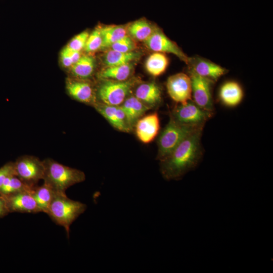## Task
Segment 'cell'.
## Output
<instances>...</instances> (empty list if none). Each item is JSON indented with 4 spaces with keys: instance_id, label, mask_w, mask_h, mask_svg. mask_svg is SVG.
Returning <instances> with one entry per match:
<instances>
[{
    "instance_id": "cell-1",
    "label": "cell",
    "mask_w": 273,
    "mask_h": 273,
    "mask_svg": "<svg viewBox=\"0 0 273 273\" xmlns=\"http://www.w3.org/2000/svg\"><path fill=\"white\" fill-rule=\"evenodd\" d=\"M203 128L184 139L170 155L161 161L160 170L168 180L180 178L198 164L202 154L201 138Z\"/></svg>"
},
{
    "instance_id": "cell-2",
    "label": "cell",
    "mask_w": 273,
    "mask_h": 273,
    "mask_svg": "<svg viewBox=\"0 0 273 273\" xmlns=\"http://www.w3.org/2000/svg\"><path fill=\"white\" fill-rule=\"evenodd\" d=\"M43 162L44 183L55 191L65 193L68 188L82 182L85 179L83 171L64 165L51 158H46Z\"/></svg>"
},
{
    "instance_id": "cell-3",
    "label": "cell",
    "mask_w": 273,
    "mask_h": 273,
    "mask_svg": "<svg viewBox=\"0 0 273 273\" xmlns=\"http://www.w3.org/2000/svg\"><path fill=\"white\" fill-rule=\"evenodd\" d=\"M86 208L85 204L69 199L65 193L55 191L47 214L55 223L64 227L68 236L71 224Z\"/></svg>"
},
{
    "instance_id": "cell-4",
    "label": "cell",
    "mask_w": 273,
    "mask_h": 273,
    "mask_svg": "<svg viewBox=\"0 0 273 273\" xmlns=\"http://www.w3.org/2000/svg\"><path fill=\"white\" fill-rule=\"evenodd\" d=\"M203 128L180 123L170 116L168 123L162 131L158 140L157 158L160 161L163 160L187 136Z\"/></svg>"
},
{
    "instance_id": "cell-5",
    "label": "cell",
    "mask_w": 273,
    "mask_h": 273,
    "mask_svg": "<svg viewBox=\"0 0 273 273\" xmlns=\"http://www.w3.org/2000/svg\"><path fill=\"white\" fill-rule=\"evenodd\" d=\"M96 89L98 101L105 104L120 106L129 96L136 80L129 78L125 81L101 79Z\"/></svg>"
},
{
    "instance_id": "cell-6",
    "label": "cell",
    "mask_w": 273,
    "mask_h": 273,
    "mask_svg": "<svg viewBox=\"0 0 273 273\" xmlns=\"http://www.w3.org/2000/svg\"><path fill=\"white\" fill-rule=\"evenodd\" d=\"M15 175L26 184L35 187L43 179L44 166L43 161L31 155H23L14 162Z\"/></svg>"
},
{
    "instance_id": "cell-7",
    "label": "cell",
    "mask_w": 273,
    "mask_h": 273,
    "mask_svg": "<svg viewBox=\"0 0 273 273\" xmlns=\"http://www.w3.org/2000/svg\"><path fill=\"white\" fill-rule=\"evenodd\" d=\"M212 112L203 109L192 100L174 108L170 116L178 122L197 127H203Z\"/></svg>"
},
{
    "instance_id": "cell-8",
    "label": "cell",
    "mask_w": 273,
    "mask_h": 273,
    "mask_svg": "<svg viewBox=\"0 0 273 273\" xmlns=\"http://www.w3.org/2000/svg\"><path fill=\"white\" fill-rule=\"evenodd\" d=\"M166 88L170 97L177 103L183 104L192 100V83L189 75L181 72L169 76Z\"/></svg>"
},
{
    "instance_id": "cell-9",
    "label": "cell",
    "mask_w": 273,
    "mask_h": 273,
    "mask_svg": "<svg viewBox=\"0 0 273 273\" xmlns=\"http://www.w3.org/2000/svg\"><path fill=\"white\" fill-rule=\"evenodd\" d=\"M189 76L191 79L194 102L201 108L212 112L213 105L211 85L214 82L191 70H189Z\"/></svg>"
},
{
    "instance_id": "cell-10",
    "label": "cell",
    "mask_w": 273,
    "mask_h": 273,
    "mask_svg": "<svg viewBox=\"0 0 273 273\" xmlns=\"http://www.w3.org/2000/svg\"><path fill=\"white\" fill-rule=\"evenodd\" d=\"M146 47L155 52L172 54L187 64L190 58L177 44L170 39L161 30L157 29L146 41Z\"/></svg>"
},
{
    "instance_id": "cell-11",
    "label": "cell",
    "mask_w": 273,
    "mask_h": 273,
    "mask_svg": "<svg viewBox=\"0 0 273 273\" xmlns=\"http://www.w3.org/2000/svg\"><path fill=\"white\" fill-rule=\"evenodd\" d=\"M66 88L68 95L77 101L93 107L98 102L96 90L87 79L68 78Z\"/></svg>"
},
{
    "instance_id": "cell-12",
    "label": "cell",
    "mask_w": 273,
    "mask_h": 273,
    "mask_svg": "<svg viewBox=\"0 0 273 273\" xmlns=\"http://www.w3.org/2000/svg\"><path fill=\"white\" fill-rule=\"evenodd\" d=\"M32 193L23 192L1 196L5 201L9 213L40 212L41 211L33 197Z\"/></svg>"
},
{
    "instance_id": "cell-13",
    "label": "cell",
    "mask_w": 273,
    "mask_h": 273,
    "mask_svg": "<svg viewBox=\"0 0 273 273\" xmlns=\"http://www.w3.org/2000/svg\"><path fill=\"white\" fill-rule=\"evenodd\" d=\"M189 70L213 82L227 72L226 69L208 60L195 57L190 58Z\"/></svg>"
},
{
    "instance_id": "cell-14",
    "label": "cell",
    "mask_w": 273,
    "mask_h": 273,
    "mask_svg": "<svg viewBox=\"0 0 273 273\" xmlns=\"http://www.w3.org/2000/svg\"><path fill=\"white\" fill-rule=\"evenodd\" d=\"M94 108L116 129L124 132H131L120 106L110 105L98 101Z\"/></svg>"
},
{
    "instance_id": "cell-15",
    "label": "cell",
    "mask_w": 273,
    "mask_h": 273,
    "mask_svg": "<svg viewBox=\"0 0 273 273\" xmlns=\"http://www.w3.org/2000/svg\"><path fill=\"white\" fill-rule=\"evenodd\" d=\"M134 129L138 138L143 143L152 142L160 129V121L157 113H153L142 117L136 122Z\"/></svg>"
},
{
    "instance_id": "cell-16",
    "label": "cell",
    "mask_w": 273,
    "mask_h": 273,
    "mask_svg": "<svg viewBox=\"0 0 273 273\" xmlns=\"http://www.w3.org/2000/svg\"><path fill=\"white\" fill-rule=\"evenodd\" d=\"M120 106L125 114L131 131L134 129L137 121L150 109L134 95L129 96Z\"/></svg>"
},
{
    "instance_id": "cell-17",
    "label": "cell",
    "mask_w": 273,
    "mask_h": 273,
    "mask_svg": "<svg viewBox=\"0 0 273 273\" xmlns=\"http://www.w3.org/2000/svg\"><path fill=\"white\" fill-rule=\"evenodd\" d=\"M134 96L150 109L159 104L162 100L161 88L153 81L140 83L135 89Z\"/></svg>"
},
{
    "instance_id": "cell-18",
    "label": "cell",
    "mask_w": 273,
    "mask_h": 273,
    "mask_svg": "<svg viewBox=\"0 0 273 273\" xmlns=\"http://www.w3.org/2000/svg\"><path fill=\"white\" fill-rule=\"evenodd\" d=\"M218 96L223 105L229 107H234L242 102L244 92L238 82L233 80L228 81L221 85Z\"/></svg>"
},
{
    "instance_id": "cell-19",
    "label": "cell",
    "mask_w": 273,
    "mask_h": 273,
    "mask_svg": "<svg viewBox=\"0 0 273 273\" xmlns=\"http://www.w3.org/2000/svg\"><path fill=\"white\" fill-rule=\"evenodd\" d=\"M126 29L127 34L132 39L144 42L158 28L145 19H140L130 23Z\"/></svg>"
},
{
    "instance_id": "cell-20",
    "label": "cell",
    "mask_w": 273,
    "mask_h": 273,
    "mask_svg": "<svg viewBox=\"0 0 273 273\" xmlns=\"http://www.w3.org/2000/svg\"><path fill=\"white\" fill-rule=\"evenodd\" d=\"M133 65L131 63L118 66L105 67L98 74L100 79L125 81L132 73Z\"/></svg>"
},
{
    "instance_id": "cell-21",
    "label": "cell",
    "mask_w": 273,
    "mask_h": 273,
    "mask_svg": "<svg viewBox=\"0 0 273 273\" xmlns=\"http://www.w3.org/2000/svg\"><path fill=\"white\" fill-rule=\"evenodd\" d=\"M140 55L135 51L123 53L110 49L104 55V63L106 67L131 63L139 59Z\"/></svg>"
},
{
    "instance_id": "cell-22",
    "label": "cell",
    "mask_w": 273,
    "mask_h": 273,
    "mask_svg": "<svg viewBox=\"0 0 273 273\" xmlns=\"http://www.w3.org/2000/svg\"><path fill=\"white\" fill-rule=\"evenodd\" d=\"M95 67L94 58L90 56H81L79 60L70 68L73 77L87 79L94 73Z\"/></svg>"
},
{
    "instance_id": "cell-23",
    "label": "cell",
    "mask_w": 273,
    "mask_h": 273,
    "mask_svg": "<svg viewBox=\"0 0 273 273\" xmlns=\"http://www.w3.org/2000/svg\"><path fill=\"white\" fill-rule=\"evenodd\" d=\"M168 64V58L164 53L155 52L147 58L145 68L150 74L153 76H158L165 71Z\"/></svg>"
},
{
    "instance_id": "cell-24",
    "label": "cell",
    "mask_w": 273,
    "mask_h": 273,
    "mask_svg": "<svg viewBox=\"0 0 273 273\" xmlns=\"http://www.w3.org/2000/svg\"><path fill=\"white\" fill-rule=\"evenodd\" d=\"M54 193L55 191L44 183L35 187L31 194L41 212L47 213Z\"/></svg>"
},
{
    "instance_id": "cell-25",
    "label": "cell",
    "mask_w": 273,
    "mask_h": 273,
    "mask_svg": "<svg viewBox=\"0 0 273 273\" xmlns=\"http://www.w3.org/2000/svg\"><path fill=\"white\" fill-rule=\"evenodd\" d=\"M102 49L109 48L113 43L127 35V29L122 26H107L100 28Z\"/></svg>"
},
{
    "instance_id": "cell-26",
    "label": "cell",
    "mask_w": 273,
    "mask_h": 273,
    "mask_svg": "<svg viewBox=\"0 0 273 273\" xmlns=\"http://www.w3.org/2000/svg\"><path fill=\"white\" fill-rule=\"evenodd\" d=\"M35 187H31L15 175L9 176L0 188V195L4 196L23 192H32Z\"/></svg>"
},
{
    "instance_id": "cell-27",
    "label": "cell",
    "mask_w": 273,
    "mask_h": 273,
    "mask_svg": "<svg viewBox=\"0 0 273 273\" xmlns=\"http://www.w3.org/2000/svg\"><path fill=\"white\" fill-rule=\"evenodd\" d=\"M109 48L116 51L127 53L134 51L136 48V45L134 40L127 34L111 44Z\"/></svg>"
},
{
    "instance_id": "cell-28",
    "label": "cell",
    "mask_w": 273,
    "mask_h": 273,
    "mask_svg": "<svg viewBox=\"0 0 273 273\" xmlns=\"http://www.w3.org/2000/svg\"><path fill=\"white\" fill-rule=\"evenodd\" d=\"M102 45V37L100 28H96L89 34L84 49L87 52H93L101 49Z\"/></svg>"
},
{
    "instance_id": "cell-29",
    "label": "cell",
    "mask_w": 273,
    "mask_h": 273,
    "mask_svg": "<svg viewBox=\"0 0 273 273\" xmlns=\"http://www.w3.org/2000/svg\"><path fill=\"white\" fill-rule=\"evenodd\" d=\"M88 35L87 31L80 33L71 40L67 47L71 50L80 52L84 48Z\"/></svg>"
},
{
    "instance_id": "cell-30",
    "label": "cell",
    "mask_w": 273,
    "mask_h": 273,
    "mask_svg": "<svg viewBox=\"0 0 273 273\" xmlns=\"http://www.w3.org/2000/svg\"><path fill=\"white\" fill-rule=\"evenodd\" d=\"M15 175L14 162H8L0 168V188L7 177Z\"/></svg>"
},
{
    "instance_id": "cell-31",
    "label": "cell",
    "mask_w": 273,
    "mask_h": 273,
    "mask_svg": "<svg viewBox=\"0 0 273 273\" xmlns=\"http://www.w3.org/2000/svg\"><path fill=\"white\" fill-rule=\"evenodd\" d=\"M61 60L63 66L65 68H70L73 65L72 60L66 47L63 49L61 53Z\"/></svg>"
},
{
    "instance_id": "cell-32",
    "label": "cell",
    "mask_w": 273,
    "mask_h": 273,
    "mask_svg": "<svg viewBox=\"0 0 273 273\" xmlns=\"http://www.w3.org/2000/svg\"><path fill=\"white\" fill-rule=\"evenodd\" d=\"M9 213L5 201L3 198L0 196V218L4 217Z\"/></svg>"
},
{
    "instance_id": "cell-33",
    "label": "cell",
    "mask_w": 273,
    "mask_h": 273,
    "mask_svg": "<svg viewBox=\"0 0 273 273\" xmlns=\"http://www.w3.org/2000/svg\"><path fill=\"white\" fill-rule=\"evenodd\" d=\"M68 52L69 53L70 56L72 60L73 65L76 63L81 57V54L80 52L72 50L66 47Z\"/></svg>"
}]
</instances>
